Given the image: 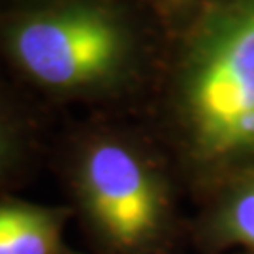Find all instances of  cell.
I'll use <instances>...</instances> for the list:
<instances>
[{"label": "cell", "instance_id": "cell-7", "mask_svg": "<svg viewBox=\"0 0 254 254\" xmlns=\"http://www.w3.org/2000/svg\"><path fill=\"white\" fill-rule=\"evenodd\" d=\"M49 2H55V0H0V11L32 8V6H42V4H49Z\"/></svg>", "mask_w": 254, "mask_h": 254}, {"label": "cell", "instance_id": "cell-3", "mask_svg": "<svg viewBox=\"0 0 254 254\" xmlns=\"http://www.w3.org/2000/svg\"><path fill=\"white\" fill-rule=\"evenodd\" d=\"M136 59L134 32L104 0H55L0 11V63L38 102L119 94L134 77Z\"/></svg>", "mask_w": 254, "mask_h": 254}, {"label": "cell", "instance_id": "cell-6", "mask_svg": "<svg viewBox=\"0 0 254 254\" xmlns=\"http://www.w3.org/2000/svg\"><path fill=\"white\" fill-rule=\"evenodd\" d=\"M70 220L73 213L68 205L4 196L0 198V254H81L64 239Z\"/></svg>", "mask_w": 254, "mask_h": 254}, {"label": "cell", "instance_id": "cell-5", "mask_svg": "<svg viewBox=\"0 0 254 254\" xmlns=\"http://www.w3.org/2000/svg\"><path fill=\"white\" fill-rule=\"evenodd\" d=\"M192 234L203 253L239 249L254 254V168L211 192Z\"/></svg>", "mask_w": 254, "mask_h": 254}, {"label": "cell", "instance_id": "cell-1", "mask_svg": "<svg viewBox=\"0 0 254 254\" xmlns=\"http://www.w3.org/2000/svg\"><path fill=\"white\" fill-rule=\"evenodd\" d=\"M57 170L94 254H181L175 185L143 141L108 128L83 130L63 145Z\"/></svg>", "mask_w": 254, "mask_h": 254}, {"label": "cell", "instance_id": "cell-2", "mask_svg": "<svg viewBox=\"0 0 254 254\" xmlns=\"http://www.w3.org/2000/svg\"><path fill=\"white\" fill-rule=\"evenodd\" d=\"M170 113L203 189L254 168V0L226 8L190 44L173 73Z\"/></svg>", "mask_w": 254, "mask_h": 254}, {"label": "cell", "instance_id": "cell-4", "mask_svg": "<svg viewBox=\"0 0 254 254\" xmlns=\"http://www.w3.org/2000/svg\"><path fill=\"white\" fill-rule=\"evenodd\" d=\"M46 153L38 100L0 73V198L21 189Z\"/></svg>", "mask_w": 254, "mask_h": 254}]
</instances>
